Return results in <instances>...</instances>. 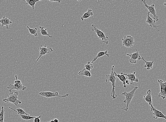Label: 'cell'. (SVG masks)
I'll return each instance as SVG.
<instances>
[{
  "mask_svg": "<svg viewBox=\"0 0 166 122\" xmlns=\"http://www.w3.org/2000/svg\"><path fill=\"white\" fill-rule=\"evenodd\" d=\"M122 41L123 46H126L127 48L133 47L135 43L134 38L130 35L124 36Z\"/></svg>",
  "mask_w": 166,
  "mask_h": 122,
  "instance_id": "obj_6",
  "label": "cell"
},
{
  "mask_svg": "<svg viewBox=\"0 0 166 122\" xmlns=\"http://www.w3.org/2000/svg\"><path fill=\"white\" fill-rule=\"evenodd\" d=\"M17 114H18V116H20L21 119H23V120H30V119H33L36 117L28 116V115H21V114H19L18 113H17Z\"/></svg>",
  "mask_w": 166,
  "mask_h": 122,
  "instance_id": "obj_26",
  "label": "cell"
},
{
  "mask_svg": "<svg viewBox=\"0 0 166 122\" xmlns=\"http://www.w3.org/2000/svg\"><path fill=\"white\" fill-rule=\"evenodd\" d=\"M145 62V64L144 65V67L146 68L148 70H150L152 68L153 65L154 61H147L144 59V57L141 58Z\"/></svg>",
  "mask_w": 166,
  "mask_h": 122,
  "instance_id": "obj_20",
  "label": "cell"
},
{
  "mask_svg": "<svg viewBox=\"0 0 166 122\" xmlns=\"http://www.w3.org/2000/svg\"><path fill=\"white\" fill-rule=\"evenodd\" d=\"M108 50H106V51H102V52H99L97 54V56L95 58L93 59V60H92V62H91V63H94V62H95V61H96V60L98 59L99 58L103 56L104 55H106V56L108 57H109L110 56V55L109 54H108Z\"/></svg>",
  "mask_w": 166,
  "mask_h": 122,
  "instance_id": "obj_18",
  "label": "cell"
},
{
  "mask_svg": "<svg viewBox=\"0 0 166 122\" xmlns=\"http://www.w3.org/2000/svg\"><path fill=\"white\" fill-rule=\"evenodd\" d=\"M160 86V92L158 95V97L165 99L166 97V82H163L162 80H158Z\"/></svg>",
  "mask_w": 166,
  "mask_h": 122,
  "instance_id": "obj_9",
  "label": "cell"
},
{
  "mask_svg": "<svg viewBox=\"0 0 166 122\" xmlns=\"http://www.w3.org/2000/svg\"><path fill=\"white\" fill-rule=\"evenodd\" d=\"M165 21H166V20H165Z\"/></svg>",
  "mask_w": 166,
  "mask_h": 122,
  "instance_id": "obj_35",
  "label": "cell"
},
{
  "mask_svg": "<svg viewBox=\"0 0 166 122\" xmlns=\"http://www.w3.org/2000/svg\"><path fill=\"white\" fill-rule=\"evenodd\" d=\"M5 109L3 106H2L1 110L0 112V122H4Z\"/></svg>",
  "mask_w": 166,
  "mask_h": 122,
  "instance_id": "obj_27",
  "label": "cell"
},
{
  "mask_svg": "<svg viewBox=\"0 0 166 122\" xmlns=\"http://www.w3.org/2000/svg\"><path fill=\"white\" fill-rule=\"evenodd\" d=\"M150 13L149 12H147V19H146V23L149 25V26L151 27L155 28L158 31H159L158 29V27H159L156 26L155 25V20L154 19H153L150 16Z\"/></svg>",
  "mask_w": 166,
  "mask_h": 122,
  "instance_id": "obj_13",
  "label": "cell"
},
{
  "mask_svg": "<svg viewBox=\"0 0 166 122\" xmlns=\"http://www.w3.org/2000/svg\"><path fill=\"white\" fill-rule=\"evenodd\" d=\"M9 108L10 109L13 110L15 112H16L17 113H18L19 114H21V115H28V116H30V115L29 114L27 113H26L25 112L23 109L21 108H17L16 109V110H15L13 108H11V107H9Z\"/></svg>",
  "mask_w": 166,
  "mask_h": 122,
  "instance_id": "obj_23",
  "label": "cell"
},
{
  "mask_svg": "<svg viewBox=\"0 0 166 122\" xmlns=\"http://www.w3.org/2000/svg\"><path fill=\"white\" fill-rule=\"evenodd\" d=\"M78 75L88 77H91L92 76V74L90 73V71L89 70H87L85 68L83 69L82 70L79 71L78 73Z\"/></svg>",
  "mask_w": 166,
  "mask_h": 122,
  "instance_id": "obj_21",
  "label": "cell"
},
{
  "mask_svg": "<svg viewBox=\"0 0 166 122\" xmlns=\"http://www.w3.org/2000/svg\"><path fill=\"white\" fill-rule=\"evenodd\" d=\"M18 94L19 93L17 91L15 92H10L9 94L8 95V97L3 99V101L6 103H12L17 106H19L22 104V102L18 99Z\"/></svg>",
  "mask_w": 166,
  "mask_h": 122,
  "instance_id": "obj_3",
  "label": "cell"
},
{
  "mask_svg": "<svg viewBox=\"0 0 166 122\" xmlns=\"http://www.w3.org/2000/svg\"><path fill=\"white\" fill-rule=\"evenodd\" d=\"M85 68L90 71V70L93 68V66L90 62H88L87 64L85 66Z\"/></svg>",
  "mask_w": 166,
  "mask_h": 122,
  "instance_id": "obj_28",
  "label": "cell"
},
{
  "mask_svg": "<svg viewBox=\"0 0 166 122\" xmlns=\"http://www.w3.org/2000/svg\"><path fill=\"white\" fill-rule=\"evenodd\" d=\"M12 23L13 22L10 21V18H7L5 16H4L2 19H0V23L1 24L2 27L5 26L6 29H10V28L9 27V25Z\"/></svg>",
  "mask_w": 166,
  "mask_h": 122,
  "instance_id": "obj_14",
  "label": "cell"
},
{
  "mask_svg": "<svg viewBox=\"0 0 166 122\" xmlns=\"http://www.w3.org/2000/svg\"><path fill=\"white\" fill-rule=\"evenodd\" d=\"M143 99L149 104L150 106L151 111H153L154 107L152 105V92L150 89H149L147 91V94L146 96H143Z\"/></svg>",
  "mask_w": 166,
  "mask_h": 122,
  "instance_id": "obj_12",
  "label": "cell"
},
{
  "mask_svg": "<svg viewBox=\"0 0 166 122\" xmlns=\"http://www.w3.org/2000/svg\"><path fill=\"white\" fill-rule=\"evenodd\" d=\"M136 52L131 54H127L126 56H129L130 57L129 62L133 64H136L137 63V59L140 60L141 59L140 55L137 49H136Z\"/></svg>",
  "mask_w": 166,
  "mask_h": 122,
  "instance_id": "obj_10",
  "label": "cell"
},
{
  "mask_svg": "<svg viewBox=\"0 0 166 122\" xmlns=\"http://www.w3.org/2000/svg\"><path fill=\"white\" fill-rule=\"evenodd\" d=\"M53 52V50L51 47H47L46 45H45L44 47H43L42 45H41V47L40 48V56L39 57L38 59L36 60V63L39 60L41 57L47 54Z\"/></svg>",
  "mask_w": 166,
  "mask_h": 122,
  "instance_id": "obj_11",
  "label": "cell"
},
{
  "mask_svg": "<svg viewBox=\"0 0 166 122\" xmlns=\"http://www.w3.org/2000/svg\"><path fill=\"white\" fill-rule=\"evenodd\" d=\"M41 1V0H26V4L29 5L30 6L32 7L33 11H34L35 10V4L37 2Z\"/></svg>",
  "mask_w": 166,
  "mask_h": 122,
  "instance_id": "obj_22",
  "label": "cell"
},
{
  "mask_svg": "<svg viewBox=\"0 0 166 122\" xmlns=\"http://www.w3.org/2000/svg\"><path fill=\"white\" fill-rule=\"evenodd\" d=\"M164 5L165 6H166V2L164 3Z\"/></svg>",
  "mask_w": 166,
  "mask_h": 122,
  "instance_id": "obj_34",
  "label": "cell"
},
{
  "mask_svg": "<svg viewBox=\"0 0 166 122\" xmlns=\"http://www.w3.org/2000/svg\"><path fill=\"white\" fill-rule=\"evenodd\" d=\"M16 80L14 81V84H10L7 87V88L9 92H12V90H16L17 91H25L26 87L23 85L21 81L17 79V75H15Z\"/></svg>",
  "mask_w": 166,
  "mask_h": 122,
  "instance_id": "obj_4",
  "label": "cell"
},
{
  "mask_svg": "<svg viewBox=\"0 0 166 122\" xmlns=\"http://www.w3.org/2000/svg\"><path fill=\"white\" fill-rule=\"evenodd\" d=\"M27 27L28 29L29 32L31 35H34L35 37H38V33H37V32H38V29L37 28H35L34 29L30 28L28 26H27Z\"/></svg>",
  "mask_w": 166,
  "mask_h": 122,
  "instance_id": "obj_25",
  "label": "cell"
},
{
  "mask_svg": "<svg viewBox=\"0 0 166 122\" xmlns=\"http://www.w3.org/2000/svg\"><path fill=\"white\" fill-rule=\"evenodd\" d=\"M115 66H112L111 70V73L110 75H106V79L105 81L106 82H111L112 84V88L111 92V96L112 98V99H116L118 97L115 91V88L116 87V76H115L114 73Z\"/></svg>",
  "mask_w": 166,
  "mask_h": 122,
  "instance_id": "obj_1",
  "label": "cell"
},
{
  "mask_svg": "<svg viewBox=\"0 0 166 122\" xmlns=\"http://www.w3.org/2000/svg\"><path fill=\"white\" fill-rule=\"evenodd\" d=\"M39 28L40 29V30L41 34L43 36H48L49 38H52V36H50V34H48L47 32V28L44 29V27H41L40 26L39 27Z\"/></svg>",
  "mask_w": 166,
  "mask_h": 122,
  "instance_id": "obj_24",
  "label": "cell"
},
{
  "mask_svg": "<svg viewBox=\"0 0 166 122\" xmlns=\"http://www.w3.org/2000/svg\"><path fill=\"white\" fill-rule=\"evenodd\" d=\"M42 117V115H40L39 116H37L36 118L33 119L34 122H40V118Z\"/></svg>",
  "mask_w": 166,
  "mask_h": 122,
  "instance_id": "obj_29",
  "label": "cell"
},
{
  "mask_svg": "<svg viewBox=\"0 0 166 122\" xmlns=\"http://www.w3.org/2000/svg\"><path fill=\"white\" fill-rule=\"evenodd\" d=\"M115 75V76L117 77V78L120 79V80L122 82L123 84L124 85V87L125 88L126 87V81L127 79H128V78L126 77V75H124L123 73V72H121V74H117L115 71H114Z\"/></svg>",
  "mask_w": 166,
  "mask_h": 122,
  "instance_id": "obj_17",
  "label": "cell"
},
{
  "mask_svg": "<svg viewBox=\"0 0 166 122\" xmlns=\"http://www.w3.org/2000/svg\"><path fill=\"white\" fill-rule=\"evenodd\" d=\"M138 87L136 86L134 87L133 90L130 92H125L123 93H122V95H123L125 97V99L124 101L123 102L126 103V106L125 107H124L123 108H121V109L123 110L126 111H127L129 109V106L130 104L131 101L134 96L135 92L137 91V89H138Z\"/></svg>",
  "mask_w": 166,
  "mask_h": 122,
  "instance_id": "obj_2",
  "label": "cell"
},
{
  "mask_svg": "<svg viewBox=\"0 0 166 122\" xmlns=\"http://www.w3.org/2000/svg\"><path fill=\"white\" fill-rule=\"evenodd\" d=\"M47 122H54V120H51L49 121H48Z\"/></svg>",
  "mask_w": 166,
  "mask_h": 122,
  "instance_id": "obj_33",
  "label": "cell"
},
{
  "mask_svg": "<svg viewBox=\"0 0 166 122\" xmlns=\"http://www.w3.org/2000/svg\"><path fill=\"white\" fill-rule=\"evenodd\" d=\"M93 15V13L91 9H88L87 11L85 13L81 18V20L83 21L84 19H87L88 18Z\"/></svg>",
  "mask_w": 166,
  "mask_h": 122,
  "instance_id": "obj_19",
  "label": "cell"
},
{
  "mask_svg": "<svg viewBox=\"0 0 166 122\" xmlns=\"http://www.w3.org/2000/svg\"><path fill=\"white\" fill-rule=\"evenodd\" d=\"M126 84L128 85H129L132 84L131 81L130 80H128V79H127L126 81Z\"/></svg>",
  "mask_w": 166,
  "mask_h": 122,
  "instance_id": "obj_30",
  "label": "cell"
},
{
  "mask_svg": "<svg viewBox=\"0 0 166 122\" xmlns=\"http://www.w3.org/2000/svg\"><path fill=\"white\" fill-rule=\"evenodd\" d=\"M49 1L51 2H57L59 3H60L61 1H60V0H58V1H50V0H49Z\"/></svg>",
  "mask_w": 166,
  "mask_h": 122,
  "instance_id": "obj_31",
  "label": "cell"
},
{
  "mask_svg": "<svg viewBox=\"0 0 166 122\" xmlns=\"http://www.w3.org/2000/svg\"></svg>",
  "mask_w": 166,
  "mask_h": 122,
  "instance_id": "obj_36",
  "label": "cell"
},
{
  "mask_svg": "<svg viewBox=\"0 0 166 122\" xmlns=\"http://www.w3.org/2000/svg\"><path fill=\"white\" fill-rule=\"evenodd\" d=\"M141 2L144 4V6L146 7L149 10V13H151L152 15L153 16V19L155 20V21H158L159 19L158 18V16L157 15L156 10L155 8L154 4H152L150 6H149L147 4V3L145 0H142Z\"/></svg>",
  "mask_w": 166,
  "mask_h": 122,
  "instance_id": "obj_7",
  "label": "cell"
},
{
  "mask_svg": "<svg viewBox=\"0 0 166 122\" xmlns=\"http://www.w3.org/2000/svg\"><path fill=\"white\" fill-rule=\"evenodd\" d=\"M39 94L42 96L48 98L55 97H61L65 98L68 96L69 94H66L60 95L59 94L58 92H40Z\"/></svg>",
  "mask_w": 166,
  "mask_h": 122,
  "instance_id": "obj_8",
  "label": "cell"
},
{
  "mask_svg": "<svg viewBox=\"0 0 166 122\" xmlns=\"http://www.w3.org/2000/svg\"><path fill=\"white\" fill-rule=\"evenodd\" d=\"M136 71L133 72V73H130L129 74L123 73L124 75L127 76L128 79L131 81L132 84H133V82H136L137 83L139 82V79L136 78Z\"/></svg>",
  "mask_w": 166,
  "mask_h": 122,
  "instance_id": "obj_16",
  "label": "cell"
},
{
  "mask_svg": "<svg viewBox=\"0 0 166 122\" xmlns=\"http://www.w3.org/2000/svg\"><path fill=\"white\" fill-rule=\"evenodd\" d=\"M54 121L55 122H59V120L58 119H54Z\"/></svg>",
  "mask_w": 166,
  "mask_h": 122,
  "instance_id": "obj_32",
  "label": "cell"
},
{
  "mask_svg": "<svg viewBox=\"0 0 166 122\" xmlns=\"http://www.w3.org/2000/svg\"><path fill=\"white\" fill-rule=\"evenodd\" d=\"M91 26L93 27L92 30L96 33L99 39L102 40V42L106 44H108L109 43L108 40L109 39L108 36H105V33L99 29H98L95 25L92 24L91 25Z\"/></svg>",
  "mask_w": 166,
  "mask_h": 122,
  "instance_id": "obj_5",
  "label": "cell"
},
{
  "mask_svg": "<svg viewBox=\"0 0 166 122\" xmlns=\"http://www.w3.org/2000/svg\"><path fill=\"white\" fill-rule=\"evenodd\" d=\"M153 114L154 115L153 118L154 119H157L158 118H164L166 120V116L162 113V112L157 109L154 107L153 111Z\"/></svg>",
  "mask_w": 166,
  "mask_h": 122,
  "instance_id": "obj_15",
  "label": "cell"
}]
</instances>
